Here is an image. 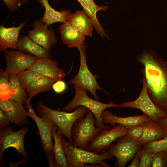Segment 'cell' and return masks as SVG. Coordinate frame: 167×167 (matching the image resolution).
Returning a JSON list of instances; mask_svg holds the SVG:
<instances>
[{
	"label": "cell",
	"mask_w": 167,
	"mask_h": 167,
	"mask_svg": "<svg viewBox=\"0 0 167 167\" xmlns=\"http://www.w3.org/2000/svg\"><path fill=\"white\" fill-rule=\"evenodd\" d=\"M136 60L142 65L141 72L149 95L154 104L167 113V61L154 51L144 49Z\"/></svg>",
	"instance_id": "obj_1"
},
{
	"label": "cell",
	"mask_w": 167,
	"mask_h": 167,
	"mask_svg": "<svg viewBox=\"0 0 167 167\" xmlns=\"http://www.w3.org/2000/svg\"><path fill=\"white\" fill-rule=\"evenodd\" d=\"M74 87L75 90L74 97L62 110L70 112L78 106H85L93 114L96 120L95 126L101 131L110 129L109 126L103 122L101 113L107 108L119 107V104H115L112 101L107 104L102 103L89 97L87 94L88 91L86 89L76 85H74Z\"/></svg>",
	"instance_id": "obj_2"
},
{
	"label": "cell",
	"mask_w": 167,
	"mask_h": 167,
	"mask_svg": "<svg viewBox=\"0 0 167 167\" xmlns=\"http://www.w3.org/2000/svg\"><path fill=\"white\" fill-rule=\"evenodd\" d=\"M89 110L87 107L80 106L71 113H67L63 110H55L47 107L41 101L38 102L37 107L39 115L41 116L45 115L51 119L58 127L61 134L66 137L72 144L71 131L73 124L78 119L84 116Z\"/></svg>",
	"instance_id": "obj_3"
},
{
	"label": "cell",
	"mask_w": 167,
	"mask_h": 167,
	"mask_svg": "<svg viewBox=\"0 0 167 167\" xmlns=\"http://www.w3.org/2000/svg\"><path fill=\"white\" fill-rule=\"evenodd\" d=\"M64 152L69 167H85L88 164H99L103 167L110 166L104 161L113 160V157L107 152L98 154L75 147L65 139L61 135Z\"/></svg>",
	"instance_id": "obj_4"
},
{
	"label": "cell",
	"mask_w": 167,
	"mask_h": 167,
	"mask_svg": "<svg viewBox=\"0 0 167 167\" xmlns=\"http://www.w3.org/2000/svg\"><path fill=\"white\" fill-rule=\"evenodd\" d=\"M95 119L89 110L84 118L78 119L73 124L71 135L72 144L77 147L87 150L90 142L101 131L95 126Z\"/></svg>",
	"instance_id": "obj_5"
},
{
	"label": "cell",
	"mask_w": 167,
	"mask_h": 167,
	"mask_svg": "<svg viewBox=\"0 0 167 167\" xmlns=\"http://www.w3.org/2000/svg\"><path fill=\"white\" fill-rule=\"evenodd\" d=\"M24 104L29 113V117L35 121L37 125L38 129V134L40 137L44 151L46 155L49 166L55 167L52 130L55 124L51 119L45 115H42L41 117H38L36 114L31 102H27Z\"/></svg>",
	"instance_id": "obj_6"
},
{
	"label": "cell",
	"mask_w": 167,
	"mask_h": 167,
	"mask_svg": "<svg viewBox=\"0 0 167 167\" xmlns=\"http://www.w3.org/2000/svg\"><path fill=\"white\" fill-rule=\"evenodd\" d=\"M80 54V66L76 75L69 82L70 85H76L88 91L95 99L98 100L96 91L99 89L105 92L98 84L96 81L97 76L92 74L89 70L87 65L86 47L85 44L77 48Z\"/></svg>",
	"instance_id": "obj_7"
},
{
	"label": "cell",
	"mask_w": 167,
	"mask_h": 167,
	"mask_svg": "<svg viewBox=\"0 0 167 167\" xmlns=\"http://www.w3.org/2000/svg\"><path fill=\"white\" fill-rule=\"evenodd\" d=\"M28 129V126L24 127L18 131H14L12 127L9 126L0 129V162L1 167L3 166V153L9 148H15L19 156L20 154L24 157L28 156L24 147V138Z\"/></svg>",
	"instance_id": "obj_8"
},
{
	"label": "cell",
	"mask_w": 167,
	"mask_h": 167,
	"mask_svg": "<svg viewBox=\"0 0 167 167\" xmlns=\"http://www.w3.org/2000/svg\"><path fill=\"white\" fill-rule=\"evenodd\" d=\"M143 88L138 98L133 101L122 102L119 104L121 108H131L139 109L152 120L157 122L161 118L167 116V113L164 112L154 104L148 94L144 79L141 80Z\"/></svg>",
	"instance_id": "obj_9"
},
{
	"label": "cell",
	"mask_w": 167,
	"mask_h": 167,
	"mask_svg": "<svg viewBox=\"0 0 167 167\" xmlns=\"http://www.w3.org/2000/svg\"><path fill=\"white\" fill-rule=\"evenodd\" d=\"M128 127L118 125L112 129L99 131L89 143L87 150L98 154L104 153L117 139L127 135Z\"/></svg>",
	"instance_id": "obj_10"
},
{
	"label": "cell",
	"mask_w": 167,
	"mask_h": 167,
	"mask_svg": "<svg viewBox=\"0 0 167 167\" xmlns=\"http://www.w3.org/2000/svg\"><path fill=\"white\" fill-rule=\"evenodd\" d=\"M114 141L116 144L109 148L105 152L116 158L117 166L124 167L128 161L134 158L142 146L138 144L127 135L120 137Z\"/></svg>",
	"instance_id": "obj_11"
},
{
	"label": "cell",
	"mask_w": 167,
	"mask_h": 167,
	"mask_svg": "<svg viewBox=\"0 0 167 167\" xmlns=\"http://www.w3.org/2000/svg\"><path fill=\"white\" fill-rule=\"evenodd\" d=\"M4 55L6 62L4 71L10 75L18 74L27 70L38 59L33 55L13 49L7 50Z\"/></svg>",
	"instance_id": "obj_12"
},
{
	"label": "cell",
	"mask_w": 167,
	"mask_h": 167,
	"mask_svg": "<svg viewBox=\"0 0 167 167\" xmlns=\"http://www.w3.org/2000/svg\"><path fill=\"white\" fill-rule=\"evenodd\" d=\"M49 26L40 18L33 22L34 29L27 32L28 36L34 42L45 49L50 50L57 40L54 30L48 28Z\"/></svg>",
	"instance_id": "obj_13"
},
{
	"label": "cell",
	"mask_w": 167,
	"mask_h": 167,
	"mask_svg": "<svg viewBox=\"0 0 167 167\" xmlns=\"http://www.w3.org/2000/svg\"><path fill=\"white\" fill-rule=\"evenodd\" d=\"M0 108L4 110L10 123L19 127L27 124V117H29L30 114L24 109L22 104L11 99H0Z\"/></svg>",
	"instance_id": "obj_14"
},
{
	"label": "cell",
	"mask_w": 167,
	"mask_h": 167,
	"mask_svg": "<svg viewBox=\"0 0 167 167\" xmlns=\"http://www.w3.org/2000/svg\"><path fill=\"white\" fill-rule=\"evenodd\" d=\"M28 70L34 71L45 77L58 80L64 78L65 71L58 67V63L50 58L38 59Z\"/></svg>",
	"instance_id": "obj_15"
},
{
	"label": "cell",
	"mask_w": 167,
	"mask_h": 167,
	"mask_svg": "<svg viewBox=\"0 0 167 167\" xmlns=\"http://www.w3.org/2000/svg\"><path fill=\"white\" fill-rule=\"evenodd\" d=\"M26 20L22 23H20L17 27L13 26L9 28H5L3 24L0 26V51L6 52L8 49L16 50L19 39L20 31L22 28L25 26L28 20Z\"/></svg>",
	"instance_id": "obj_16"
},
{
	"label": "cell",
	"mask_w": 167,
	"mask_h": 167,
	"mask_svg": "<svg viewBox=\"0 0 167 167\" xmlns=\"http://www.w3.org/2000/svg\"><path fill=\"white\" fill-rule=\"evenodd\" d=\"M101 116L105 124H110L113 127L116 126V124H118L130 128L134 125L141 124L151 120L143 113L141 115L123 117L113 114L111 111L105 110L102 112Z\"/></svg>",
	"instance_id": "obj_17"
},
{
	"label": "cell",
	"mask_w": 167,
	"mask_h": 167,
	"mask_svg": "<svg viewBox=\"0 0 167 167\" xmlns=\"http://www.w3.org/2000/svg\"><path fill=\"white\" fill-rule=\"evenodd\" d=\"M17 49L33 55L38 59L52 57L50 50H48L34 42L28 36H20L17 44Z\"/></svg>",
	"instance_id": "obj_18"
},
{
	"label": "cell",
	"mask_w": 167,
	"mask_h": 167,
	"mask_svg": "<svg viewBox=\"0 0 167 167\" xmlns=\"http://www.w3.org/2000/svg\"><path fill=\"white\" fill-rule=\"evenodd\" d=\"M59 29L61 39L67 47L77 48L85 44V36L77 31L68 21L61 24Z\"/></svg>",
	"instance_id": "obj_19"
},
{
	"label": "cell",
	"mask_w": 167,
	"mask_h": 167,
	"mask_svg": "<svg viewBox=\"0 0 167 167\" xmlns=\"http://www.w3.org/2000/svg\"><path fill=\"white\" fill-rule=\"evenodd\" d=\"M67 21L83 36H92L94 28L89 17L84 10H76L74 13L70 14Z\"/></svg>",
	"instance_id": "obj_20"
},
{
	"label": "cell",
	"mask_w": 167,
	"mask_h": 167,
	"mask_svg": "<svg viewBox=\"0 0 167 167\" xmlns=\"http://www.w3.org/2000/svg\"><path fill=\"white\" fill-rule=\"evenodd\" d=\"M81 5L83 10L89 17L92 25L96 31L102 38L106 37L109 39L108 36L100 24L96 17V13L100 10L106 11L109 9L106 6H100L97 5L93 0H76Z\"/></svg>",
	"instance_id": "obj_21"
},
{
	"label": "cell",
	"mask_w": 167,
	"mask_h": 167,
	"mask_svg": "<svg viewBox=\"0 0 167 167\" xmlns=\"http://www.w3.org/2000/svg\"><path fill=\"white\" fill-rule=\"evenodd\" d=\"M142 124L143 126V132L141 137L136 141L140 145L161 139L167 135L157 122L150 120Z\"/></svg>",
	"instance_id": "obj_22"
},
{
	"label": "cell",
	"mask_w": 167,
	"mask_h": 167,
	"mask_svg": "<svg viewBox=\"0 0 167 167\" xmlns=\"http://www.w3.org/2000/svg\"><path fill=\"white\" fill-rule=\"evenodd\" d=\"M43 8H45V12L41 20L48 26L55 23H64L67 21L69 15L71 13L70 9H63L59 12L55 10L50 5L48 0H36Z\"/></svg>",
	"instance_id": "obj_23"
},
{
	"label": "cell",
	"mask_w": 167,
	"mask_h": 167,
	"mask_svg": "<svg viewBox=\"0 0 167 167\" xmlns=\"http://www.w3.org/2000/svg\"><path fill=\"white\" fill-rule=\"evenodd\" d=\"M52 134L54 142L53 145V152L55 167H69L63 149L61 134L55 124L52 127Z\"/></svg>",
	"instance_id": "obj_24"
},
{
	"label": "cell",
	"mask_w": 167,
	"mask_h": 167,
	"mask_svg": "<svg viewBox=\"0 0 167 167\" xmlns=\"http://www.w3.org/2000/svg\"><path fill=\"white\" fill-rule=\"evenodd\" d=\"M56 81L52 78L44 77L33 82L26 89L28 94L27 101L31 102L32 98L38 94L51 90L54 83Z\"/></svg>",
	"instance_id": "obj_25"
},
{
	"label": "cell",
	"mask_w": 167,
	"mask_h": 167,
	"mask_svg": "<svg viewBox=\"0 0 167 167\" xmlns=\"http://www.w3.org/2000/svg\"><path fill=\"white\" fill-rule=\"evenodd\" d=\"M9 88L11 96L9 99L24 104L28 96L26 89L21 84L17 74L10 75Z\"/></svg>",
	"instance_id": "obj_26"
},
{
	"label": "cell",
	"mask_w": 167,
	"mask_h": 167,
	"mask_svg": "<svg viewBox=\"0 0 167 167\" xmlns=\"http://www.w3.org/2000/svg\"><path fill=\"white\" fill-rule=\"evenodd\" d=\"M10 76V74L0 70V99L6 100L11 97L9 88Z\"/></svg>",
	"instance_id": "obj_27"
},
{
	"label": "cell",
	"mask_w": 167,
	"mask_h": 167,
	"mask_svg": "<svg viewBox=\"0 0 167 167\" xmlns=\"http://www.w3.org/2000/svg\"><path fill=\"white\" fill-rule=\"evenodd\" d=\"M17 75L21 84L25 89L27 88L30 84L36 80L45 77L34 71L28 69L23 71Z\"/></svg>",
	"instance_id": "obj_28"
},
{
	"label": "cell",
	"mask_w": 167,
	"mask_h": 167,
	"mask_svg": "<svg viewBox=\"0 0 167 167\" xmlns=\"http://www.w3.org/2000/svg\"><path fill=\"white\" fill-rule=\"evenodd\" d=\"M148 151L155 153L167 150V135L163 138L143 145Z\"/></svg>",
	"instance_id": "obj_29"
},
{
	"label": "cell",
	"mask_w": 167,
	"mask_h": 167,
	"mask_svg": "<svg viewBox=\"0 0 167 167\" xmlns=\"http://www.w3.org/2000/svg\"><path fill=\"white\" fill-rule=\"evenodd\" d=\"M137 153L140 158L139 167H151L154 153L148 151L143 145L140 147Z\"/></svg>",
	"instance_id": "obj_30"
},
{
	"label": "cell",
	"mask_w": 167,
	"mask_h": 167,
	"mask_svg": "<svg viewBox=\"0 0 167 167\" xmlns=\"http://www.w3.org/2000/svg\"><path fill=\"white\" fill-rule=\"evenodd\" d=\"M151 167H167V150L154 154Z\"/></svg>",
	"instance_id": "obj_31"
},
{
	"label": "cell",
	"mask_w": 167,
	"mask_h": 167,
	"mask_svg": "<svg viewBox=\"0 0 167 167\" xmlns=\"http://www.w3.org/2000/svg\"><path fill=\"white\" fill-rule=\"evenodd\" d=\"M143 128L141 124L134 125L128 129L127 135L132 140L136 141L142 136Z\"/></svg>",
	"instance_id": "obj_32"
},
{
	"label": "cell",
	"mask_w": 167,
	"mask_h": 167,
	"mask_svg": "<svg viewBox=\"0 0 167 167\" xmlns=\"http://www.w3.org/2000/svg\"><path fill=\"white\" fill-rule=\"evenodd\" d=\"M7 6L9 13L17 10L22 6L28 4L30 0H2Z\"/></svg>",
	"instance_id": "obj_33"
},
{
	"label": "cell",
	"mask_w": 167,
	"mask_h": 167,
	"mask_svg": "<svg viewBox=\"0 0 167 167\" xmlns=\"http://www.w3.org/2000/svg\"><path fill=\"white\" fill-rule=\"evenodd\" d=\"M66 87L65 83L62 80H59L56 81L54 83L52 89L56 93H61L66 90Z\"/></svg>",
	"instance_id": "obj_34"
},
{
	"label": "cell",
	"mask_w": 167,
	"mask_h": 167,
	"mask_svg": "<svg viewBox=\"0 0 167 167\" xmlns=\"http://www.w3.org/2000/svg\"><path fill=\"white\" fill-rule=\"evenodd\" d=\"M10 122L5 112L0 108V129L8 126Z\"/></svg>",
	"instance_id": "obj_35"
},
{
	"label": "cell",
	"mask_w": 167,
	"mask_h": 167,
	"mask_svg": "<svg viewBox=\"0 0 167 167\" xmlns=\"http://www.w3.org/2000/svg\"><path fill=\"white\" fill-rule=\"evenodd\" d=\"M157 122L163 131L167 134V115L166 117L159 119Z\"/></svg>",
	"instance_id": "obj_36"
},
{
	"label": "cell",
	"mask_w": 167,
	"mask_h": 167,
	"mask_svg": "<svg viewBox=\"0 0 167 167\" xmlns=\"http://www.w3.org/2000/svg\"><path fill=\"white\" fill-rule=\"evenodd\" d=\"M140 162L139 156L137 153L134 157L132 162L128 166L129 167H138Z\"/></svg>",
	"instance_id": "obj_37"
}]
</instances>
